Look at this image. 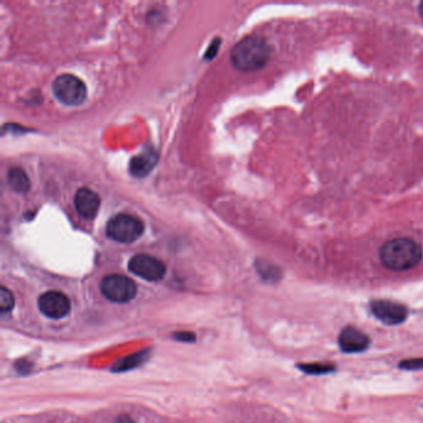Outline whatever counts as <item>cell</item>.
I'll return each instance as SVG.
<instances>
[{
	"instance_id": "6da1fadb",
	"label": "cell",
	"mask_w": 423,
	"mask_h": 423,
	"mask_svg": "<svg viewBox=\"0 0 423 423\" xmlns=\"http://www.w3.org/2000/svg\"><path fill=\"white\" fill-rule=\"evenodd\" d=\"M422 260V248L408 237H398L386 242L380 250V261L390 271H407Z\"/></svg>"
},
{
	"instance_id": "7a4b0ae2",
	"label": "cell",
	"mask_w": 423,
	"mask_h": 423,
	"mask_svg": "<svg viewBox=\"0 0 423 423\" xmlns=\"http://www.w3.org/2000/svg\"><path fill=\"white\" fill-rule=\"evenodd\" d=\"M272 56V47L261 36L243 37L231 51L232 65L241 71H255L267 65Z\"/></svg>"
},
{
	"instance_id": "3957f363",
	"label": "cell",
	"mask_w": 423,
	"mask_h": 423,
	"mask_svg": "<svg viewBox=\"0 0 423 423\" xmlns=\"http://www.w3.org/2000/svg\"><path fill=\"white\" fill-rule=\"evenodd\" d=\"M144 224L141 219L129 214H117L107 222L106 233L113 241L132 243L141 238Z\"/></svg>"
},
{
	"instance_id": "277c9868",
	"label": "cell",
	"mask_w": 423,
	"mask_h": 423,
	"mask_svg": "<svg viewBox=\"0 0 423 423\" xmlns=\"http://www.w3.org/2000/svg\"><path fill=\"white\" fill-rule=\"evenodd\" d=\"M56 98L66 106H79L86 100L87 88L83 81L71 74L60 75L52 83Z\"/></svg>"
},
{
	"instance_id": "5b68a950",
	"label": "cell",
	"mask_w": 423,
	"mask_h": 423,
	"mask_svg": "<svg viewBox=\"0 0 423 423\" xmlns=\"http://www.w3.org/2000/svg\"><path fill=\"white\" fill-rule=\"evenodd\" d=\"M101 292L115 303H127L136 297V283L121 274H110L102 279Z\"/></svg>"
},
{
	"instance_id": "8992f818",
	"label": "cell",
	"mask_w": 423,
	"mask_h": 423,
	"mask_svg": "<svg viewBox=\"0 0 423 423\" xmlns=\"http://www.w3.org/2000/svg\"><path fill=\"white\" fill-rule=\"evenodd\" d=\"M128 268L133 274L151 282L161 281L166 273V265L161 260L144 253L133 256L128 263Z\"/></svg>"
},
{
	"instance_id": "52a82bcc",
	"label": "cell",
	"mask_w": 423,
	"mask_h": 423,
	"mask_svg": "<svg viewBox=\"0 0 423 423\" xmlns=\"http://www.w3.org/2000/svg\"><path fill=\"white\" fill-rule=\"evenodd\" d=\"M39 309L46 317L60 319L70 313V299L64 293L50 291L39 298Z\"/></svg>"
},
{
	"instance_id": "ba28073f",
	"label": "cell",
	"mask_w": 423,
	"mask_h": 423,
	"mask_svg": "<svg viewBox=\"0 0 423 423\" xmlns=\"http://www.w3.org/2000/svg\"><path fill=\"white\" fill-rule=\"evenodd\" d=\"M371 312L385 324H400L407 317V309L402 304L391 301H375L371 303Z\"/></svg>"
},
{
	"instance_id": "9c48e42d",
	"label": "cell",
	"mask_w": 423,
	"mask_h": 423,
	"mask_svg": "<svg viewBox=\"0 0 423 423\" xmlns=\"http://www.w3.org/2000/svg\"><path fill=\"white\" fill-rule=\"evenodd\" d=\"M74 204L81 216L92 220L98 214L101 207V199L92 189L81 187L76 192Z\"/></svg>"
},
{
	"instance_id": "30bf717a",
	"label": "cell",
	"mask_w": 423,
	"mask_h": 423,
	"mask_svg": "<svg viewBox=\"0 0 423 423\" xmlns=\"http://www.w3.org/2000/svg\"><path fill=\"white\" fill-rule=\"evenodd\" d=\"M369 344L368 335L354 327L345 328L339 337V345L345 353H360L368 349Z\"/></svg>"
},
{
	"instance_id": "8fae6325",
	"label": "cell",
	"mask_w": 423,
	"mask_h": 423,
	"mask_svg": "<svg viewBox=\"0 0 423 423\" xmlns=\"http://www.w3.org/2000/svg\"><path fill=\"white\" fill-rule=\"evenodd\" d=\"M156 161H158V156H156V151H151H151L146 149L141 154L133 156L131 164H129L132 175L136 178L146 177L156 166Z\"/></svg>"
},
{
	"instance_id": "7c38bea8",
	"label": "cell",
	"mask_w": 423,
	"mask_h": 423,
	"mask_svg": "<svg viewBox=\"0 0 423 423\" xmlns=\"http://www.w3.org/2000/svg\"><path fill=\"white\" fill-rule=\"evenodd\" d=\"M8 182L14 192L25 194L30 190L31 182L29 177L21 168H11L8 172Z\"/></svg>"
},
{
	"instance_id": "4fadbf2b",
	"label": "cell",
	"mask_w": 423,
	"mask_h": 423,
	"mask_svg": "<svg viewBox=\"0 0 423 423\" xmlns=\"http://www.w3.org/2000/svg\"><path fill=\"white\" fill-rule=\"evenodd\" d=\"M14 296H13V293L9 291V289H6V287H1L0 289V311L1 313L11 312L13 307H14Z\"/></svg>"
},
{
	"instance_id": "5bb4252c",
	"label": "cell",
	"mask_w": 423,
	"mask_h": 423,
	"mask_svg": "<svg viewBox=\"0 0 423 423\" xmlns=\"http://www.w3.org/2000/svg\"><path fill=\"white\" fill-rule=\"evenodd\" d=\"M299 368L307 373H332L334 370L332 365L329 364H308V365H301Z\"/></svg>"
},
{
	"instance_id": "9a60e30c",
	"label": "cell",
	"mask_w": 423,
	"mask_h": 423,
	"mask_svg": "<svg viewBox=\"0 0 423 423\" xmlns=\"http://www.w3.org/2000/svg\"><path fill=\"white\" fill-rule=\"evenodd\" d=\"M400 366L408 369V370H419V369H423V359H412V360L401 361Z\"/></svg>"
},
{
	"instance_id": "2e32d148",
	"label": "cell",
	"mask_w": 423,
	"mask_h": 423,
	"mask_svg": "<svg viewBox=\"0 0 423 423\" xmlns=\"http://www.w3.org/2000/svg\"><path fill=\"white\" fill-rule=\"evenodd\" d=\"M174 337L178 340H182V342H194L195 340V335L192 332H178Z\"/></svg>"
},
{
	"instance_id": "e0dca14e",
	"label": "cell",
	"mask_w": 423,
	"mask_h": 423,
	"mask_svg": "<svg viewBox=\"0 0 423 423\" xmlns=\"http://www.w3.org/2000/svg\"><path fill=\"white\" fill-rule=\"evenodd\" d=\"M219 45H220V39H216V41L212 44V47H210V50H207V54L205 55V59H207V56L210 55V52H212V57L216 55L217 49H219Z\"/></svg>"
},
{
	"instance_id": "ac0fdd59",
	"label": "cell",
	"mask_w": 423,
	"mask_h": 423,
	"mask_svg": "<svg viewBox=\"0 0 423 423\" xmlns=\"http://www.w3.org/2000/svg\"><path fill=\"white\" fill-rule=\"evenodd\" d=\"M418 13H419V16H421V18L423 19V3H421L419 6H418Z\"/></svg>"
}]
</instances>
